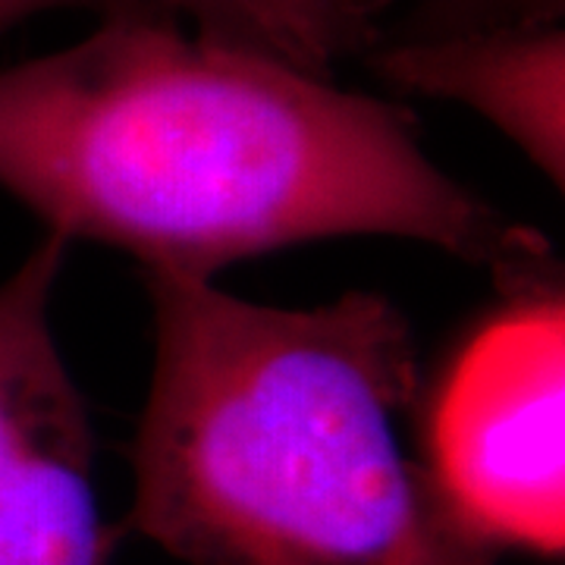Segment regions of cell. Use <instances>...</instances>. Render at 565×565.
<instances>
[{
    "instance_id": "ba28073f",
    "label": "cell",
    "mask_w": 565,
    "mask_h": 565,
    "mask_svg": "<svg viewBox=\"0 0 565 565\" xmlns=\"http://www.w3.org/2000/svg\"><path fill=\"white\" fill-rule=\"evenodd\" d=\"M66 7H82V10H102L104 17H126V13H161L158 0H0V32L17 25V22L32 20L47 10H66Z\"/></svg>"
},
{
    "instance_id": "5b68a950",
    "label": "cell",
    "mask_w": 565,
    "mask_h": 565,
    "mask_svg": "<svg viewBox=\"0 0 565 565\" xmlns=\"http://www.w3.org/2000/svg\"><path fill=\"white\" fill-rule=\"evenodd\" d=\"M374 66L396 88L478 110L563 189L565 39L559 25H497L405 39L384 47Z\"/></svg>"
},
{
    "instance_id": "52a82bcc",
    "label": "cell",
    "mask_w": 565,
    "mask_h": 565,
    "mask_svg": "<svg viewBox=\"0 0 565 565\" xmlns=\"http://www.w3.org/2000/svg\"><path fill=\"white\" fill-rule=\"evenodd\" d=\"M430 22L412 39L497 29V25H553L563 17V0H422Z\"/></svg>"
},
{
    "instance_id": "277c9868",
    "label": "cell",
    "mask_w": 565,
    "mask_h": 565,
    "mask_svg": "<svg viewBox=\"0 0 565 565\" xmlns=\"http://www.w3.org/2000/svg\"><path fill=\"white\" fill-rule=\"evenodd\" d=\"M66 248L44 233L0 280V565H110L92 427L51 327Z\"/></svg>"
},
{
    "instance_id": "7a4b0ae2",
    "label": "cell",
    "mask_w": 565,
    "mask_h": 565,
    "mask_svg": "<svg viewBox=\"0 0 565 565\" xmlns=\"http://www.w3.org/2000/svg\"><path fill=\"white\" fill-rule=\"evenodd\" d=\"M154 315L132 527L185 565H493L412 456L399 308L245 302L145 270Z\"/></svg>"
},
{
    "instance_id": "3957f363",
    "label": "cell",
    "mask_w": 565,
    "mask_h": 565,
    "mask_svg": "<svg viewBox=\"0 0 565 565\" xmlns=\"http://www.w3.org/2000/svg\"><path fill=\"white\" fill-rule=\"evenodd\" d=\"M449 515L484 546L565 550V302L550 282L487 321L449 367L424 427Z\"/></svg>"
},
{
    "instance_id": "8992f818",
    "label": "cell",
    "mask_w": 565,
    "mask_h": 565,
    "mask_svg": "<svg viewBox=\"0 0 565 565\" xmlns=\"http://www.w3.org/2000/svg\"><path fill=\"white\" fill-rule=\"evenodd\" d=\"M199 35L330 79L333 63L371 41L364 0H158Z\"/></svg>"
},
{
    "instance_id": "6da1fadb",
    "label": "cell",
    "mask_w": 565,
    "mask_h": 565,
    "mask_svg": "<svg viewBox=\"0 0 565 565\" xmlns=\"http://www.w3.org/2000/svg\"><path fill=\"white\" fill-rule=\"evenodd\" d=\"M0 189L66 243L199 280L333 236L415 239L522 282L546 258L424 154L403 107L161 13L0 73Z\"/></svg>"
}]
</instances>
